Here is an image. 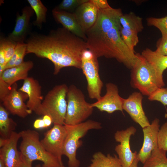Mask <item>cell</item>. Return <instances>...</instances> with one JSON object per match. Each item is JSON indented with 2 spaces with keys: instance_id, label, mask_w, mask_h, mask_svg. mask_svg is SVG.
I'll list each match as a JSON object with an SVG mask.
<instances>
[{
  "instance_id": "cell-13",
  "label": "cell",
  "mask_w": 167,
  "mask_h": 167,
  "mask_svg": "<svg viewBox=\"0 0 167 167\" xmlns=\"http://www.w3.org/2000/svg\"><path fill=\"white\" fill-rule=\"evenodd\" d=\"M19 91L25 93L28 97L26 105L32 112L38 115H42V104L43 97L41 87L38 81L32 77H28L24 80Z\"/></svg>"
},
{
  "instance_id": "cell-1",
  "label": "cell",
  "mask_w": 167,
  "mask_h": 167,
  "mask_svg": "<svg viewBox=\"0 0 167 167\" xmlns=\"http://www.w3.org/2000/svg\"><path fill=\"white\" fill-rule=\"evenodd\" d=\"M25 43L26 54H33L49 60L54 64L55 75L65 67L81 69L82 55L88 49L85 41L63 27L46 35L31 33Z\"/></svg>"
},
{
  "instance_id": "cell-21",
  "label": "cell",
  "mask_w": 167,
  "mask_h": 167,
  "mask_svg": "<svg viewBox=\"0 0 167 167\" xmlns=\"http://www.w3.org/2000/svg\"><path fill=\"white\" fill-rule=\"evenodd\" d=\"M141 55L153 66L159 78L164 81L163 73L167 69V56L159 55L148 48L143 50Z\"/></svg>"
},
{
  "instance_id": "cell-4",
  "label": "cell",
  "mask_w": 167,
  "mask_h": 167,
  "mask_svg": "<svg viewBox=\"0 0 167 167\" xmlns=\"http://www.w3.org/2000/svg\"><path fill=\"white\" fill-rule=\"evenodd\" d=\"M22 140L19 146L20 152L32 161H42V167H61L63 166L56 157L48 153L43 146L37 131L30 129L20 132Z\"/></svg>"
},
{
  "instance_id": "cell-5",
  "label": "cell",
  "mask_w": 167,
  "mask_h": 167,
  "mask_svg": "<svg viewBox=\"0 0 167 167\" xmlns=\"http://www.w3.org/2000/svg\"><path fill=\"white\" fill-rule=\"evenodd\" d=\"M64 125L67 135L64 144L63 155L68 159V167H79L80 162L77 158L76 152L82 144L80 139L90 130L101 129V123L89 120L75 125Z\"/></svg>"
},
{
  "instance_id": "cell-20",
  "label": "cell",
  "mask_w": 167,
  "mask_h": 167,
  "mask_svg": "<svg viewBox=\"0 0 167 167\" xmlns=\"http://www.w3.org/2000/svg\"><path fill=\"white\" fill-rule=\"evenodd\" d=\"M33 66L34 63L31 61L24 62L19 66L5 70L0 78L11 86L19 80L26 79L28 72Z\"/></svg>"
},
{
  "instance_id": "cell-31",
  "label": "cell",
  "mask_w": 167,
  "mask_h": 167,
  "mask_svg": "<svg viewBox=\"0 0 167 167\" xmlns=\"http://www.w3.org/2000/svg\"><path fill=\"white\" fill-rule=\"evenodd\" d=\"M89 0H63L55 9L73 13L76 9Z\"/></svg>"
},
{
  "instance_id": "cell-36",
  "label": "cell",
  "mask_w": 167,
  "mask_h": 167,
  "mask_svg": "<svg viewBox=\"0 0 167 167\" xmlns=\"http://www.w3.org/2000/svg\"><path fill=\"white\" fill-rule=\"evenodd\" d=\"M6 66L5 51L2 44L0 43V75L5 70Z\"/></svg>"
},
{
  "instance_id": "cell-7",
  "label": "cell",
  "mask_w": 167,
  "mask_h": 167,
  "mask_svg": "<svg viewBox=\"0 0 167 167\" xmlns=\"http://www.w3.org/2000/svg\"><path fill=\"white\" fill-rule=\"evenodd\" d=\"M65 124L73 125L83 122L92 114L93 108L87 102L82 91L75 85L68 87Z\"/></svg>"
},
{
  "instance_id": "cell-9",
  "label": "cell",
  "mask_w": 167,
  "mask_h": 167,
  "mask_svg": "<svg viewBox=\"0 0 167 167\" xmlns=\"http://www.w3.org/2000/svg\"><path fill=\"white\" fill-rule=\"evenodd\" d=\"M66 135L67 131L64 125L54 124L41 140L45 150L62 164V156Z\"/></svg>"
},
{
  "instance_id": "cell-24",
  "label": "cell",
  "mask_w": 167,
  "mask_h": 167,
  "mask_svg": "<svg viewBox=\"0 0 167 167\" xmlns=\"http://www.w3.org/2000/svg\"><path fill=\"white\" fill-rule=\"evenodd\" d=\"M16 126V123L9 117L7 110L0 105V134L2 138L9 139Z\"/></svg>"
},
{
  "instance_id": "cell-39",
  "label": "cell",
  "mask_w": 167,
  "mask_h": 167,
  "mask_svg": "<svg viewBox=\"0 0 167 167\" xmlns=\"http://www.w3.org/2000/svg\"><path fill=\"white\" fill-rule=\"evenodd\" d=\"M33 126L36 129L45 128V124L43 119H36L34 122Z\"/></svg>"
},
{
  "instance_id": "cell-41",
  "label": "cell",
  "mask_w": 167,
  "mask_h": 167,
  "mask_svg": "<svg viewBox=\"0 0 167 167\" xmlns=\"http://www.w3.org/2000/svg\"><path fill=\"white\" fill-rule=\"evenodd\" d=\"M8 139L0 138V148H1L4 146L7 143Z\"/></svg>"
},
{
  "instance_id": "cell-2",
  "label": "cell",
  "mask_w": 167,
  "mask_h": 167,
  "mask_svg": "<svg viewBox=\"0 0 167 167\" xmlns=\"http://www.w3.org/2000/svg\"><path fill=\"white\" fill-rule=\"evenodd\" d=\"M122 14L121 9L111 7L99 10L96 23L86 32V42L88 49L98 58H115L131 69L138 56L129 49L122 39L119 19Z\"/></svg>"
},
{
  "instance_id": "cell-14",
  "label": "cell",
  "mask_w": 167,
  "mask_h": 167,
  "mask_svg": "<svg viewBox=\"0 0 167 167\" xmlns=\"http://www.w3.org/2000/svg\"><path fill=\"white\" fill-rule=\"evenodd\" d=\"M159 127V120L156 118L149 126L143 129V142L137 157L139 161L143 164L150 157L153 151L158 148L157 135Z\"/></svg>"
},
{
  "instance_id": "cell-32",
  "label": "cell",
  "mask_w": 167,
  "mask_h": 167,
  "mask_svg": "<svg viewBox=\"0 0 167 167\" xmlns=\"http://www.w3.org/2000/svg\"><path fill=\"white\" fill-rule=\"evenodd\" d=\"M158 148L167 151V122L159 129L157 135Z\"/></svg>"
},
{
  "instance_id": "cell-33",
  "label": "cell",
  "mask_w": 167,
  "mask_h": 167,
  "mask_svg": "<svg viewBox=\"0 0 167 167\" xmlns=\"http://www.w3.org/2000/svg\"><path fill=\"white\" fill-rule=\"evenodd\" d=\"M150 101H157L164 105H167V87L159 88L148 96Z\"/></svg>"
},
{
  "instance_id": "cell-23",
  "label": "cell",
  "mask_w": 167,
  "mask_h": 167,
  "mask_svg": "<svg viewBox=\"0 0 167 167\" xmlns=\"http://www.w3.org/2000/svg\"><path fill=\"white\" fill-rule=\"evenodd\" d=\"M119 21L122 28L138 33L142 32L144 28L142 18L132 12L128 14H123L120 17Z\"/></svg>"
},
{
  "instance_id": "cell-38",
  "label": "cell",
  "mask_w": 167,
  "mask_h": 167,
  "mask_svg": "<svg viewBox=\"0 0 167 167\" xmlns=\"http://www.w3.org/2000/svg\"><path fill=\"white\" fill-rule=\"evenodd\" d=\"M21 154L22 160V164L21 167H32V162L25 157L21 153Z\"/></svg>"
},
{
  "instance_id": "cell-44",
  "label": "cell",
  "mask_w": 167,
  "mask_h": 167,
  "mask_svg": "<svg viewBox=\"0 0 167 167\" xmlns=\"http://www.w3.org/2000/svg\"><path fill=\"white\" fill-rule=\"evenodd\" d=\"M35 167H41V165H37ZM61 167H65L63 165Z\"/></svg>"
},
{
  "instance_id": "cell-17",
  "label": "cell",
  "mask_w": 167,
  "mask_h": 167,
  "mask_svg": "<svg viewBox=\"0 0 167 167\" xmlns=\"http://www.w3.org/2000/svg\"><path fill=\"white\" fill-rule=\"evenodd\" d=\"M16 83L11 86L9 93L4 99L2 102L5 108L13 115L24 118L32 112L28 108L24 102L22 92L17 90Z\"/></svg>"
},
{
  "instance_id": "cell-37",
  "label": "cell",
  "mask_w": 167,
  "mask_h": 167,
  "mask_svg": "<svg viewBox=\"0 0 167 167\" xmlns=\"http://www.w3.org/2000/svg\"><path fill=\"white\" fill-rule=\"evenodd\" d=\"M99 10L107 9L111 7L106 0H90Z\"/></svg>"
},
{
  "instance_id": "cell-40",
  "label": "cell",
  "mask_w": 167,
  "mask_h": 167,
  "mask_svg": "<svg viewBox=\"0 0 167 167\" xmlns=\"http://www.w3.org/2000/svg\"><path fill=\"white\" fill-rule=\"evenodd\" d=\"M42 119L45 124V127L49 126L53 122L51 118L49 115H44Z\"/></svg>"
},
{
  "instance_id": "cell-22",
  "label": "cell",
  "mask_w": 167,
  "mask_h": 167,
  "mask_svg": "<svg viewBox=\"0 0 167 167\" xmlns=\"http://www.w3.org/2000/svg\"><path fill=\"white\" fill-rule=\"evenodd\" d=\"M91 163L87 167H122L116 155H105L100 152L92 156Z\"/></svg>"
},
{
  "instance_id": "cell-18",
  "label": "cell",
  "mask_w": 167,
  "mask_h": 167,
  "mask_svg": "<svg viewBox=\"0 0 167 167\" xmlns=\"http://www.w3.org/2000/svg\"><path fill=\"white\" fill-rule=\"evenodd\" d=\"M98 12L99 10L89 0L78 7L73 13L86 33L96 23Z\"/></svg>"
},
{
  "instance_id": "cell-28",
  "label": "cell",
  "mask_w": 167,
  "mask_h": 167,
  "mask_svg": "<svg viewBox=\"0 0 167 167\" xmlns=\"http://www.w3.org/2000/svg\"><path fill=\"white\" fill-rule=\"evenodd\" d=\"M122 40L129 49L135 52L134 47L139 42L138 33L132 30L125 29L122 26L120 28Z\"/></svg>"
},
{
  "instance_id": "cell-35",
  "label": "cell",
  "mask_w": 167,
  "mask_h": 167,
  "mask_svg": "<svg viewBox=\"0 0 167 167\" xmlns=\"http://www.w3.org/2000/svg\"><path fill=\"white\" fill-rule=\"evenodd\" d=\"M11 86L0 78V100L1 102L9 93Z\"/></svg>"
},
{
  "instance_id": "cell-25",
  "label": "cell",
  "mask_w": 167,
  "mask_h": 167,
  "mask_svg": "<svg viewBox=\"0 0 167 167\" xmlns=\"http://www.w3.org/2000/svg\"><path fill=\"white\" fill-rule=\"evenodd\" d=\"M36 15V19L32 24L38 28L41 29L42 24L46 22L47 9L40 0H27Z\"/></svg>"
},
{
  "instance_id": "cell-3",
  "label": "cell",
  "mask_w": 167,
  "mask_h": 167,
  "mask_svg": "<svg viewBox=\"0 0 167 167\" xmlns=\"http://www.w3.org/2000/svg\"><path fill=\"white\" fill-rule=\"evenodd\" d=\"M137 60L131 69V84L143 95L149 96L156 90L164 87V81L158 77L153 66L139 53Z\"/></svg>"
},
{
  "instance_id": "cell-43",
  "label": "cell",
  "mask_w": 167,
  "mask_h": 167,
  "mask_svg": "<svg viewBox=\"0 0 167 167\" xmlns=\"http://www.w3.org/2000/svg\"><path fill=\"white\" fill-rule=\"evenodd\" d=\"M0 167H6L3 161L1 158H0Z\"/></svg>"
},
{
  "instance_id": "cell-6",
  "label": "cell",
  "mask_w": 167,
  "mask_h": 167,
  "mask_svg": "<svg viewBox=\"0 0 167 167\" xmlns=\"http://www.w3.org/2000/svg\"><path fill=\"white\" fill-rule=\"evenodd\" d=\"M68 88L65 84L56 85L48 92L43 101L42 115L50 116L54 124L64 125Z\"/></svg>"
},
{
  "instance_id": "cell-19",
  "label": "cell",
  "mask_w": 167,
  "mask_h": 167,
  "mask_svg": "<svg viewBox=\"0 0 167 167\" xmlns=\"http://www.w3.org/2000/svg\"><path fill=\"white\" fill-rule=\"evenodd\" d=\"M52 14L55 21L61 24L63 28L86 41V33L79 24L73 13L54 8L52 11Z\"/></svg>"
},
{
  "instance_id": "cell-8",
  "label": "cell",
  "mask_w": 167,
  "mask_h": 167,
  "mask_svg": "<svg viewBox=\"0 0 167 167\" xmlns=\"http://www.w3.org/2000/svg\"><path fill=\"white\" fill-rule=\"evenodd\" d=\"M98 57L92 51L87 49L81 57V69L87 83V90L89 97L98 101L101 97L103 83L99 74Z\"/></svg>"
},
{
  "instance_id": "cell-34",
  "label": "cell",
  "mask_w": 167,
  "mask_h": 167,
  "mask_svg": "<svg viewBox=\"0 0 167 167\" xmlns=\"http://www.w3.org/2000/svg\"><path fill=\"white\" fill-rule=\"evenodd\" d=\"M156 49L155 51L157 54L163 56H167V36H162L156 43Z\"/></svg>"
},
{
  "instance_id": "cell-15",
  "label": "cell",
  "mask_w": 167,
  "mask_h": 167,
  "mask_svg": "<svg viewBox=\"0 0 167 167\" xmlns=\"http://www.w3.org/2000/svg\"><path fill=\"white\" fill-rule=\"evenodd\" d=\"M34 12L30 6H26L22 10V14H17L15 26L7 37L17 43H24L31 33L30 20Z\"/></svg>"
},
{
  "instance_id": "cell-26",
  "label": "cell",
  "mask_w": 167,
  "mask_h": 167,
  "mask_svg": "<svg viewBox=\"0 0 167 167\" xmlns=\"http://www.w3.org/2000/svg\"><path fill=\"white\" fill-rule=\"evenodd\" d=\"M166 152L158 148L155 149L142 167H167Z\"/></svg>"
},
{
  "instance_id": "cell-16",
  "label": "cell",
  "mask_w": 167,
  "mask_h": 167,
  "mask_svg": "<svg viewBox=\"0 0 167 167\" xmlns=\"http://www.w3.org/2000/svg\"><path fill=\"white\" fill-rule=\"evenodd\" d=\"M20 132L13 131L6 143L0 148V158L3 161L6 167H21V154L17 148V142L21 138Z\"/></svg>"
},
{
  "instance_id": "cell-11",
  "label": "cell",
  "mask_w": 167,
  "mask_h": 167,
  "mask_svg": "<svg viewBox=\"0 0 167 167\" xmlns=\"http://www.w3.org/2000/svg\"><path fill=\"white\" fill-rule=\"evenodd\" d=\"M106 93L100 99L91 104L92 107L96 108L101 112L112 113L116 111L123 113V99L119 95L117 86L108 83L106 84Z\"/></svg>"
},
{
  "instance_id": "cell-12",
  "label": "cell",
  "mask_w": 167,
  "mask_h": 167,
  "mask_svg": "<svg viewBox=\"0 0 167 167\" xmlns=\"http://www.w3.org/2000/svg\"><path fill=\"white\" fill-rule=\"evenodd\" d=\"M143 95L140 92H133L127 98L123 99L122 105L123 110L142 129L150 124L143 108Z\"/></svg>"
},
{
  "instance_id": "cell-10",
  "label": "cell",
  "mask_w": 167,
  "mask_h": 167,
  "mask_svg": "<svg viewBox=\"0 0 167 167\" xmlns=\"http://www.w3.org/2000/svg\"><path fill=\"white\" fill-rule=\"evenodd\" d=\"M136 131V128L131 126L125 130L118 131L114 134L115 140L120 143L115 150L122 167H130L136 157L137 152H132L130 144L131 136Z\"/></svg>"
},
{
  "instance_id": "cell-29",
  "label": "cell",
  "mask_w": 167,
  "mask_h": 167,
  "mask_svg": "<svg viewBox=\"0 0 167 167\" xmlns=\"http://www.w3.org/2000/svg\"><path fill=\"white\" fill-rule=\"evenodd\" d=\"M146 20L148 26H154L160 31L162 36H167V15L161 18L149 17Z\"/></svg>"
},
{
  "instance_id": "cell-42",
  "label": "cell",
  "mask_w": 167,
  "mask_h": 167,
  "mask_svg": "<svg viewBox=\"0 0 167 167\" xmlns=\"http://www.w3.org/2000/svg\"><path fill=\"white\" fill-rule=\"evenodd\" d=\"M139 161L137 156L130 167H137Z\"/></svg>"
},
{
  "instance_id": "cell-30",
  "label": "cell",
  "mask_w": 167,
  "mask_h": 167,
  "mask_svg": "<svg viewBox=\"0 0 167 167\" xmlns=\"http://www.w3.org/2000/svg\"><path fill=\"white\" fill-rule=\"evenodd\" d=\"M0 43L2 44L5 51L6 65L13 55L17 43L7 37L5 38L1 36Z\"/></svg>"
},
{
  "instance_id": "cell-27",
  "label": "cell",
  "mask_w": 167,
  "mask_h": 167,
  "mask_svg": "<svg viewBox=\"0 0 167 167\" xmlns=\"http://www.w3.org/2000/svg\"><path fill=\"white\" fill-rule=\"evenodd\" d=\"M27 45L24 43H17L15 52L11 58L6 64L5 70L19 66L24 62L25 55L26 54Z\"/></svg>"
}]
</instances>
